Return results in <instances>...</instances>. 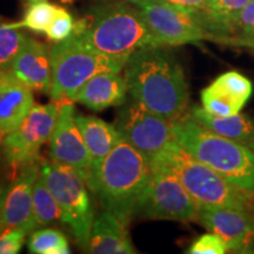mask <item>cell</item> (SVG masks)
<instances>
[{
	"mask_svg": "<svg viewBox=\"0 0 254 254\" xmlns=\"http://www.w3.org/2000/svg\"><path fill=\"white\" fill-rule=\"evenodd\" d=\"M148 46L127 59L128 93L146 109L170 120L183 118L189 104V85L179 62L165 49Z\"/></svg>",
	"mask_w": 254,
	"mask_h": 254,
	"instance_id": "6da1fadb",
	"label": "cell"
},
{
	"mask_svg": "<svg viewBox=\"0 0 254 254\" xmlns=\"http://www.w3.org/2000/svg\"><path fill=\"white\" fill-rule=\"evenodd\" d=\"M78 39L103 55L128 59L135 51L148 46H163L134 5L107 2L91 9L75 23Z\"/></svg>",
	"mask_w": 254,
	"mask_h": 254,
	"instance_id": "7a4b0ae2",
	"label": "cell"
},
{
	"mask_svg": "<svg viewBox=\"0 0 254 254\" xmlns=\"http://www.w3.org/2000/svg\"><path fill=\"white\" fill-rule=\"evenodd\" d=\"M151 176V161L120 136L98 171L93 192L104 209L128 227L138 215Z\"/></svg>",
	"mask_w": 254,
	"mask_h": 254,
	"instance_id": "3957f363",
	"label": "cell"
},
{
	"mask_svg": "<svg viewBox=\"0 0 254 254\" xmlns=\"http://www.w3.org/2000/svg\"><path fill=\"white\" fill-rule=\"evenodd\" d=\"M151 165L171 171L198 207H231L254 214V192L228 182L213 168L187 153L174 140L151 161Z\"/></svg>",
	"mask_w": 254,
	"mask_h": 254,
	"instance_id": "277c9868",
	"label": "cell"
},
{
	"mask_svg": "<svg viewBox=\"0 0 254 254\" xmlns=\"http://www.w3.org/2000/svg\"><path fill=\"white\" fill-rule=\"evenodd\" d=\"M172 127L174 141L187 153L234 185L254 192V152L249 146L209 132L190 117L172 120Z\"/></svg>",
	"mask_w": 254,
	"mask_h": 254,
	"instance_id": "5b68a950",
	"label": "cell"
},
{
	"mask_svg": "<svg viewBox=\"0 0 254 254\" xmlns=\"http://www.w3.org/2000/svg\"><path fill=\"white\" fill-rule=\"evenodd\" d=\"M50 95L56 101H73L79 88L92 77L103 72H122L127 62L91 49L74 34L50 47Z\"/></svg>",
	"mask_w": 254,
	"mask_h": 254,
	"instance_id": "8992f818",
	"label": "cell"
},
{
	"mask_svg": "<svg viewBox=\"0 0 254 254\" xmlns=\"http://www.w3.org/2000/svg\"><path fill=\"white\" fill-rule=\"evenodd\" d=\"M40 173L58 202L63 224L69 227L79 247L86 250L94 221L86 183L72 167L52 160H40Z\"/></svg>",
	"mask_w": 254,
	"mask_h": 254,
	"instance_id": "52a82bcc",
	"label": "cell"
},
{
	"mask_svg": "<svg viewBox=\"0 0 254 254\" xmlns=\"http://www.w3.org/2000/svg\"><path fill=\"white\" fill-rule=\"evenodd\" d=\"M139 9L163 46L214 39L202 11H190L166 0H127Z\"/></svg>",
	"mask_w": 254,
	"mask_h": 254,
	"instance_id": "ba28073f",
	"label": "cell"
},
{
	"mask_svg": "<svg viewBox=\"0 0 254 254\" xmlns=\"http://www.w3.org/2000/svg\"><path fill=\"white\" fill-rule=\"evenodd\" d=\"M62 101L34 104L31 112L14 131L2 135L1 151L5 161L13 170L39 161L40 148L50 141L58 120Z\"/></svg>",
	"mask_w": 254,
	"mask_h": 254,
	"instance_id": "9c48e42d",
	"label": "cell"
},
{
	"mask_svg": "<svg viewBox=\"0 0 254 254\" xmlns=\"http://www.w3.org/2000/svg\"><path fill=\"white\" fill-rule=\"evenodd\" d=\"M152 176L138 215L146 219L198 221L199 207L180 180L167 168L151 165Z\"/></svg>",
	"mask_w": 254,
	"mask_h": 254,
	"instance_id": "30bf717a",
	"label": "cell"
},
{
	"mask_svg": "<svg viewBox=\"0 0 254 254\" xmlns=\"http://www.w3.org/2000/svg\"><path fill=\"white\" fill-rule=\"evenodd\" d=\"M116 126L120 135L150 161L174 140L172 120L152 112L134 99L123 105Z\"/></svg>",
	"mask_w": 254,
	"mask_h": 254,
	"instance_id": "8fae6325",
	"label": "cell"
},
{
	"mask_svg": "<svg viewBox=\"0 0 254 254\" xmlns=\"http://www.w3.org/2000/svg\"><path fill=\"white\" fill-rule=\"evenodd\" d=\"M74 117L73 101H62L58 120L50 139L49 157L55 163L72 167L91 190L93 184L91 157Z\"/></svg>",
	"mask_w": 254,
	"mask_h": 254,
	"instance_id": "7c38bea8",
	"label": "cell"
},
{
	"mask_svg": "<svg viewBox=\"0 0 254 254\" xmlns=\"http://www.w3.org/2000/svg\"><path fill=\"white\" fill-rule=\"evenodd\" d=\"M40 173V160L18 170L6 195L0 215V234L9 228H21L26 233L36 231L33 219V189Z\"/></svg>",
	"mask_w": 254,
	"mask_h": 254,
	"instance_id": "4fadbf2b",
	"label": "cell"
},
{
	"mask_svg": "<svg viewBox=\"0 0 254 254\" xmlns=\"http://www.w3.org/2000/svg\"><path fill=\"white\" fill-rule=\"evenodd\" d=\"M198 222L218 234L231 251H246L254 244V214L231 207L200 206Z\"/></svg>",
	"mask_w": 254,
	"mask_h": 254,
	"instance_id": "5bb4252c",
	"label": "cell"
},
{
	"mask_svg": "<svg viewBox=\"0 0 254 254\" xmlns=\"http://www.w3.org/2000/svg\"><path fill=\"white\" fill-rule=\"evenodd\" d=\"M253 93V85L249 78L237 71L219 75L201 92L202 107L207 112L220 117L240 113Z\"/></svg>",
	"mask_w": 254,
	"mask_h": 254,
	"instance_id": "9a60e30c",
	"label": "cell"
},
{
	"mask_svg": "<svg viewBox=\"0 0 254 254\" xmlns=\"http://www.w3.org/2000/svg\"><path fill=\"white\" fill-rule=\"evenodd\" d=\"M34 106L33 92L8 67H0V135L14 131Z\"/></svg>",
	"mask_w": 254,
	"mask_h": 254,
	"instance_id": "2e32d148",
	"label": "cell"
},
{
	"mask_svg": "<svg viewBox=\"0 0 254 254\" xmlns=\"http://www.w3.org/2000/svg\"><path fill=\"white\" fill-rule=\"evenodd\" d=\"M8 68L32 91L50 94L52 67L50 47L45 44L30 37Z\"/></svg>",
	"mask_w": 254,
	"mask_h": 254,
	"instance_id": "e0dca14e",
	"label": "cell"
},
{
	"mask_svg": "<svg viewBox=\"0 0 254 254\" xmlns=\"http://www.w3.org/2000/svg\"><path fill=\"white\" fill-rule=\"evenodd\" d=\"M128 86L120 72H103L92 77L75 93L73 101L93 111L123 106L126 103Z\"/></svg>",
	"mask_w": 254,
	"mask_h": 254,
	"instance_id": "ac0fdd59",
	"label": "cell"
},
{
	"mask_svg": "<svg viewBox=\"0 0 254 254\" xmlns=\"http://www.w3.org/2000/svg\"><path fill=\"white\" fill-rule=\"evenodd\" d=\"M74 119L91 157L93 171V184L91 190H93L98 171L122 135L116 124H110L97 117L75 113Z\"/></svg>",
	"mask_w": 254,
	"mask_h": 254,
	"instance_id": "d6986e66",
	"label": "cell"
},
{
	"mask_svg": "<svg viewBox=\"0 0 254 254\" xmlns=\"http://www.w3.org/2000/svg\"><path fill=\"white\" fill-rule=\"evenodd\" d=\"M126 228L116 215L105 209L94 218L86 251L92 254L136 253Z\"/></svg>",
	"mask_w": 254,
	"mask_h": 254,
	"instance_id": "ffe728a7",
	"label": "cell"
},
{
	"mask_svg": "<svg viewBox=\"0 0 254 254\" xmlns=\"http://www.w3.org/2000/svg\"><path fill=\"white\" fill-rule=\"evenodd\" d=\"M189 117L209 132L244 145H249L254 134V122L247 114L220 117L207 112L204 107L193 106Z\"/></svg>",
	"mask_w": 254,
	"mask_h": 254,
	"instance_id": "44dd1931",
	"label": "cell"
},
{
	"mask_svg": "<svg viewBox=\"0 0 254 254\" xmlns=\"http://www.w3.org/2000/svg\"><path fill=\"white\" fill-rule=\"evenodd\" d=\"M33 219L37 230L63 222L58 202L41 173L38 176L33 189Z\"/></svg>",
	"mask_w": 254,
	"mask_h": 254,
	"instance_id": "7402d4cb",
	"label": "cell"
},
{
	"mask_svg": "<svg viewBox=\"0 0 254 254\" xmlns=\"http://www.w3.org/2000/svg\"><path fill=\"white\" fill-rule=\"evenodd\" d=\"M252 0H208L207 6L202 11L207 20L209 31L230 30V26L238 13Z\"/></svg>",
	"mask_w": 254,
	"mask_h": 254,
	"instance_id": "603a6c76",
	"label": "cell"
},
{
	"mask_svg": "<svg viewBox=\"0 0 254 254\" xmlns=\"http://www.w3.org/2000/svg\"><path fill=\"white\" fill-rule=\"evenodd\" d=\"M28 251L36 254H68L67 238L62 232L51 227H41L31 234L27 241Z\"/></svg>",
	"mask_w": 254,
	"mask_h": 254,
	"instance_id": "cb8c5ba5",
	"label": "cell"
},
{
	"mask_svg": "<svg viewBox=\"0 0 254 254\" xmlns=\"http://www.w3.org/2000/svg\"><path fill=\"white\" fill-rule=\"evenodd\" d=\"M58 6L50 4L47 0L30 4L26 13L20 21L17 23H9L14 28H27V30L38 32V33H46L47 27L50 26L51 21L55 18Z\"/></svg>",
	"mask_w": 254,
	"mask_h": 254,
	"instance_id": "d4e9b609",
	"label": "cell"
},
{
	"mask_svg": "<svg viewBox=\"0 0 254 254\" xmlns=\"http://www.w3.org/2000/svg\"><path fill=\"white\" fill-rule=\"evenodd\" d=\"M28 39L30 37L24 34L20 28H14L9 23L0 20V67H9Z\"/></svg>",
	"mask_w": 254,
	"mask_h": 254,
	"instance_id": "484cf974",
	"label": "cell"
},
{
	"mask_svg": "<svg viewBox=\"0 0 254 254\" xmlns=\"http://www.w3.org/2000/svg\"><path fill=\"white\" fill-rule=\"evenodd\" d=\"M75 23L72 15L65 8L58 7L55 18L51 21L50 26L46 30V36L50 40L55 43L66 40L74 32Z\"/></svg>",
	"mask_w": 254,
	"mask_h": 254,
	"instance_id": "4316f807",
	"label": "cell"
},
{
	"mask_svg": "<svg viewBox=\"0 0 254 254\" xmlns=\"http://www.w3.org/2000/svg\"><path fill=\"white\" fill-rule=\"evenodd\" d=\"M228 247L218 234L207 233L196 238L190 246L187 253L190 254H225L228 252Z\"/></svg>",
	"mask_w": 254,
	"mask_h": 254,
	"instance_id": "83f0119b",
	"label": "cell"
},
{
	"mask_svg": "<svg viewBox=\"0 0 254 254\" xmlns=\"http://www.w3.org/2000/svg\"><path fill=\"white\" fill-rule=\"evenodd\" d=\"M232 30L239 31L246 39L254 40V0L250 1L234 18L230 26V31Z\"/></svg>",
	"mask_w": 254,
	"mask_h": 254,
	"instance_id": "f1b7e54d",
	"label": "cell"
},
{
	"mask_svg": "<svg viewBox=\"0 0 254 254\" xmlns=\"http://www.w3.org/2000/svg\"><path fill=\"white\" fill-rule=\"evenodd\" d=\"M27 233L21 228H9L0 234V254H17L25 244Z\"/></svg>",
	"mask_w": 254,
	"mask_h": 254,
	"instance_id": "f546056e",
	"label": "cell"
},
{
	"mask_svg": "<svg viewBox=\"0 0 254 254\" xmlns=\"http://www.w3.org/2000/svg\"><path fill=\"white\" fill-rule=\"evenodd\" d=\"M166 1L182 6V7L190 9V11H204L207 6L208 0H166Z\"/></svg>",
	"mask_w": 254,
	"mask_h": 254,
	"instance_id": "4dcf8cb0",
	"label": "cell"
},
{
	"mask_svg": "<svg viewBox=\"0 0 254 254\" xmlns=\"http://www.w3.org/2000/svg\"><path fill=\"white\" fill-rule=\"evenodd\" d=\"M8 189H9V184H1V185H0V215H1V211H2V207H4L5 199H6V195H7Z\"/></svg>",
	"mask_w": 254,
	"mask_h": 254,
	"instance_id": "1f68e13d",
	"label": "cell"
},
{
	"mask_svg": "<svg viewBox=\"0 0 254 254\" xmlns=\"http://www.w3.org/2000/svg\"><path fill=\"white\" fill-rule=\"evenodd\" d=\"M247 146H249V147L251 148V150H252V151L254 152V134H253L252 139H251L250 142H249V145H247Z\"/></svg>",
	"mask_w": 254,
	"mask_h": 254,
	"instance_id": "d6a6232c",
	"label": "cell"
},
{
	"mask_svg": "<svg viewBox=\"0 0 254 254\" xmlns=\"http://www.w3.org/2000/svg\"><path fill=\"white\" fill-rule=\"evenodd\" d=\"M28 4H34V2H38V1H43V0H26Z\"/></svg>",
	"mask_w": 254,
	"mask_h": 254,
	"instance_id": "836d02e7",
	"label": "cell"
}]
</instances>
